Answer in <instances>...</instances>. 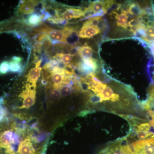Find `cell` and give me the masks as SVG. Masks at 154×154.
<instances>
[{"instance_id": "obj_3", "label": "cell", "mask_w": 154, "mask_h": 154, "mask_svg": "<svg viewBox=\"0 0 154 154\" xmlns=\"http://www.w3.org/2000/svg\"><path fill=\"white\" fill-rule=\"evenodd\" d=\"M97 67L96 60L92 57L82 59V61L78 65L79 70L83 73L88 75L95 74Z\"/></svg>"}, {"instance_id": "obj_16", "label": "cell", "mask_w": 154, "mask_h": 154, "mask_svg": "<svg viewBox=\"0 0 154 154\" xmlns=\"http://www.w3.org/2000/svg\"><path fill=\"white\" fill-rule=\"evenodd\" d=\"M41 21L40 16L35 13L29 16L25 22L27 23V25L30 26H35L38 25Z\"/></svg>"}, {"instance_id": "obj_15", "label": "cell", "mask_w": 154, "mask_h": 154, "mask_svg": "<svg viewBox=\"0 0 154 154\" xmlns=\"http://www.w3.org/2000/svg\"><path fill=\"white\" fill-rule=\"evenodd\" d=\"M54 58V59L66 65H69L72 60V55L70 54H64L63 53L57 54Z\"/></svg>"}, {"instance_id": "obj_8", "label": "cell", "mask_w": 154, "mask_h": 154, "mask_svg": "<svg viewBox=\"0 0 154 154\" xmlns=\"http://www.w3.org/2000/svg\"><path fill=\"white\" fill-rule=\"evenodd\" d=\"M63 19L66 21L70 20L72 19H77L84 16V11L79 9L68 8L67 9L61 14Z\"/></svg>"}, {"instance_id": "obj_14", "label": "cell", "mask_w": 154, "mask_h": 154, "mask_svg": "<svg viewBox=\"0 0 154 154\" xmlns=\"http://www.w3.org/2000/svg\"><path fill=\"white\" fill-rule=\"evenodd\" d=\"M144 11L145 9L142 8L140 5L137 3H131L128 7V13L133 16L140 17Z\"/></svg>"}, {"instance_id": "obj_2", "label": "cell", "mask_w": 154, "mask_h": 154, "mask_svg": "<svg viewBox=\"0 0 154 154\" xmlns=\"http://www.w3.org/2000/svg\"><path fill=\"white\" fill-rule=\"evenodd\" d=\"M36 86H33L27 83L25 90L20 94L19 97L23 99V104L19 107L20 109L29 108L35 104L36 99Z\"/></svg>"}, {"instance_id": "obj_19", "label": "cell", "mask_w": 154, "mask_h": 154, "mask_svg": "<svg viewBox=\"0 0 154 154\" xmlns=\"http://www.w3.org/2000/svg\"><path fill=\"white\" fill-rule=\"evenodd\" d=\"M48 20L52 24H57V25H63L66 22V20L60 17H51Z\"/></svg>"}, {"instance_id": "obj_10", "label": "cell", "mask_w": 154, "mask_h": 154, "mask_svg": "<svg viewBox=\"0 0 154 154\" xmlns=\"http://www.w3.org/2000/svg\"><path fill=\"white\" fill-rule=\"evenodd\" d=\"M37 2L34 1H24L19 8V11L24 14H32L34 12Z\"/></svg>"}, {"instance_id": "obj_17", "label": "cell", "mask_w": 154, "mask_h": 154, "mask_svg": "<svg viewBox=\"0 0 154 154\" xmlns=\"http://www.w3.org/2000/svg\"><path fill=\"white\" fill-rule=\"evenodd\" d=\"M10 64V71L12 72H18L20 71L21 69V65L20 62L13 60L9 62Z\"/></svg>"}, {"instance_id": "obj_4", "label": "cell", "mask_w": 154, "mask_h": 154, "mask_svg": "<svg viewBox=\"0 0 154 154\" xmlns=\"http://www.w3.org/2000/svg\"><path fill=\"white\" fill-rule=\"evenodd\" d=\"M107 12L106 1H96L91 3L89 7L85 9L84 12V16L87 14L89 16L98 13L105 14Z\"/></svg>"}, {"instance_id": "obj_20", "label": "cell", "mask_w": 154, "mask_h": 154, "mask_svg": "<svg viewBox=\"0 0 154 154\" xmlns=\"http://www.w3.org/2000/svg\"><path fill=\"white\" fill-rule=\"evenodd\" d=\"M61 96L60 92L59 91L58 89H53L50 92V96L51 98L54 100H57L60 98Z\"/></svg>"}, {"instance_id": "obj_6", "label": "cell", "mask_w": 154, "mask_h": 154, "mask_svg": "<svg viewBox=\"0 0 154 154\" xmlns=\"http://www.w3.org/2000/svg\"><path fill=\"white\" fill-rule=\"evenodd\" d=\"M99 27L92 25H83L82 29L79 33V37L83 38H90L96 36L101 32Z\"/></svg>"}, {"instance_id": "obj_9", "label": "cell", "mask_w": 154, "mask_h": 154, "mask_svg": "<svg viewBox=\"0 0 154 154\" xmlns=\"http://www.w3.org/2000/svg\"><path fill=\"white\" fill-rule=\"evenodd\" d=\"M41 68L40 67H35L31 69L27 75V81L28 84L36 86V83L41 76Z\"/></svg>"}, {"instance_id": "obj_13", "label": "cell", "mask_w": 154, "mask_h": 154, "mask_svg": "<svg viewBox=\"0 0 154 154\" xmlns=\"http://www.w3.org/2000/svg\"><path fill=\"white\" fill-rule=\"evenodd\" d=\"M115 17L116 19V25L117 26L125 29L127 28L128 26L127 22L128 17L126 11H123L120 14H116Z\"/></svg>"}, {"instance_id": "obj_21", "label": "cell", "mask_w": 154, "mask_h": 154, "mask_svg": "<svg viewBox=\"0 0 154 154\" xmlns=\"http://www.w3.org/2000/svg\"><path fill=\"white\" fill-rule=\"evenodd\" d=\"M8 111L7 109L2 106H0V122L7 117Z\"/></svg>"}, {"instance_id": "obj_7", "label": "cell", "mask_w": 154, "mask_h": 154, "mask_svg": "<svg viewBox=\"0 0 154 154\" xmlns=\"http://www.w3.org/2000/svg\"><path fill=\"white\" fill-rule=\"evenodd\" d=\"M62 30L65 34V43L75 44L79 42V33L76 30L69 27H66Z\"/></svg>"}, {"instance_id": "obj_18", "label": "cell", "mask_w": 154, "mask_h": 154, "mask_svg": "<svg viewBox=\"0 0 154 154\" xmlns=\"http://www.w3.org/2000/svg\"><path fill=\"white\" fill-rule=\"evenodd\" d=\"M10 71V64L7 61H4L0 64V75L6 74Z\"/></svg>"}, {"instance_id": "obj_12", "label": "cell", "mask_w": 154, "mask_h": 154, "mask_svg": "<svg viewBox=\"0 0 154 154\" xmlns=\"http://www.w3.org/2000/svg\"><path fill=\"white\" fill-rule=\"evenodd\" d=\"M79 55L82 59L90 58L93 55V50L88 45L79 47L77 51Z\"/></svg>"}, {"instance_id": "obj_11", "label": "cell", "mask_w": 154, "mask_h": 154, "mask_svg": "<svg viewBox=\"0 0 154 154\" xmlns=\"http://www.w3.org/2000/svg\"><path fill=\"white\" fill-rule=\"evenodd\" d=\"M141 38L149 44L154 43V26L145 27L143 36Z\"/></svg>"}, {"instance_id": "obj_1", "label": "cell", "mask_w": 154, "mask_h": 154, "mask_svg": "<svg viewBox=\"0 0 154 154\" xmlns=\"http://www.w3.org/2000/svg\"><path fill=\"white\" fill-rule=\"evenodd\" d=\"M132 154H154V137L134 141L129 135L125 137Z\"/></svg>"}, {"instance_id": "obj_5", "label": "cell", "mask_w": 154, "mask_h": 154, "mask_svg": "<svg viewBox=\"0 0 154 154\" xmlns=\"http://www.w3.org/2000/svg\"><path fill=\"white\" fill-rule=\"evenodd\" d=\"M39 30L42 33H45L50 39L53 40L54 42H60L65 43V34L62 30H57L51 28H42Z\"/></svg>"}]
</instances>
